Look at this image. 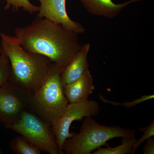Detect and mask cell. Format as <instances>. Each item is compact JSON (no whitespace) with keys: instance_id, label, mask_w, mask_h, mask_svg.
I'll return each instance as SVG.
<instances>
[{"instance_id":"11","label":"cell","mask_w":154,"mask_h":154,"mask_svg":"<svg viewBox=\"0 0 154 154\" xmlns=\"http://www.w3.org/2000/svg\"><path fill=\"white\" fill-rule=\"evenodd\" d=\"M88 13L94 16L112 19L118 16L122 10L134 0L116 4L112 0H79Z\"/></svg>"},{"instance_id":"14","label":"cell","mask_w":154,"mask_h":154,"mask_svg":"<svg viewBox=\"0 0 154 154\" xmlns=\"http://www.w3.org/2000/svg\"><path fill=\"white\" fill-rule=\"evenodd\" d=\"M6 5L5 10H9L12 8L13 11L17 12L20 8L30 14L38 12L39 6L34 5L30 2L29 0H5Z\"/></svg>"},{"instance_id":"15","label":"cell","mask_w":154,"mask_h":154,"mask_svg":"<svg viewBox=\"0 0 154 154\" xmlns=\"http://www.w3.org/2000/svg\"><path fill=\"white\" fill-rule=\"evenodd\" d=\"M0 87L10 81L12 73L11 63L4 51L0 54Z\"/></svg>"},{"instance_id":"12","label":"cell","mask_w":154,"mask_h":154,"mask_svg":"<svg viewBox=\"0 0 154 154\" xmlns=\"http://www.w3.org/2000/svg\"><path fill=\"white\" fill-rule=\"evenodd\" d=\"M11 150L17 154H40L41 151L24 137H18L10 143Z\"/></svg>"},{"instance_id":"13","label":"cell","mask_w":154,"mask_h":154,"mask_svg":"<svg viewBox=\"0 0 154 154\" xmlns=\"http://www.w3.org/2000/svg\"><path fill=\"white\" fill-rule=\"evenodd\" d=\"M136 138L122 139V144L114 147L107 146L105 148L100 147L92 152L93 154H132Z\"/></svg>"},{"instance_id":"3","label":"cell","mask_w":154,"mask_h":154,"mask_svg":"<svg viewBox=\"0 0 154 154\" xmlns=\"http://www.w3.org/2000/svg\"><path fill=\"white\" fill-rule=\"evenodd\" d=\"M85 116L80 132L66 139L62 150L68 154H90L108 140L115 138H135V130L122 128L119 126H106L99 124L92 118Z\"/></svg>"},{"instance_id":"5","label":"cell","mask_w":154,"mask_h":154,"mask_svg":"<svg viewBox=\"0 0 154 154\" xmlns=\"http://www.w3.org/2000/svg\"><path fill=\"white\" fill-rule=\"evenodd\" d=\"M6 128L21 135L41 151L50 154H62L51 125L30 110H25L16 123Z\"/></svg>"},{"instance_id":"21","label":"cell","mask_w":154,"mask_h":154,"mask_svg":"<svg viewBox=\"0 0 154 154\" xmlns=\"http://www.w3.org/2000/svg\"><path fill=\"white\" fill-rule=\"evenodd\" d=\"M141 1H144V0H141Z\"/></svg>"},{"instance_id":"19","label":"cell","mask_w":154,"mask_h":154,"mask_svg":"<svg viewBox=\"0 0 154 154\" xmlns=\"http://www.w3.org/2000/svg\"><path fill=\"white\" fill-rule=\"evenodd\" d=\"M3 51L2 47V45L0 44V54L2 53Z\"/></svg>"},{"instance_id":"4","label":"cell","mask_w":154,"mask_h":154,"mask_svg":"<svg viewBox=\"0 0 154 154\" xmlns=\"http://www.w3.org/2000/svg\"><path fill=\"white\" fill-rule=\"evenodd\" d=\"M61 72L52 63L44 82L32 94L28 108L51 125L60 118L69 104L61 81Z\"/></svg>"},{"instance_id":"2","label":"cell","mask_w":154,"mask_h":154,"mask_svg":"<svg viewBox=\"0 0 154 154\" xmlns=\"http://www.w3.org/2000/svg\"><path fill=\"white\" fill-rule=\"evenodd\" d=\"M0 36L3 51L11 63L10 81L33 94L44 82L52 62L44 56L26 51L14 36L1 32Z\"/></svg>"},{"instance_id":"9","label":"cell","mask_w":154,"mask_h":154,"mask_svg":"<svg viewBox=\"0 0 154 154\" xmlns=\"http://www.w3.org/2000/svg\"><path fill=\"white\" fill-rule=\"evenodd\" d=\"M91 45H83L70 62L61 72V81L63 87L79 79L89 69L88 55Z\"/></svg>"},{"instance_id":"10","label":"cell","mask_w":154,"mask_h":154,"mask_svg":"<svg viewBox=\"0 0 154 154\" xmlns=\"http://www.w3.org/2000/svg\"><path fill=\"white\" fill-rule=\"evenodd\" d=\"M95 89L93 77L89 69L79 79L63 87L65 95L70 103L88 101Z\"/></svg>"},{"instance_id":"18","label":"cell","mask_w":154,"mask_h":154,"mask_svg":"<svg viewBox=\"0 0 154 154\" xmlns=\"http://www.w3.org/2000/svg\"><path fill=\"white\" fill-rule=\"evenodd\" d=\"M143 154H154V138H150L146 141V143L143 148Z\"/></svg>"},{"instance_id":"17","label":"cell","mask_w":154,"mask_h":154,"mask_svg":"<svg viewBox=\"0 0 154 154\" xmlns=\"http://www.w3.org/2000/svg\"><path fill=\"white\" fill-rule=\"evenodd\" d=\"M140 131L143 132V135L139 140L136 139L134 145L132 154H134L137 149L143 143L154 135V122L152 121L148 126L139 128Z\"/></svg>"},{"instance_id":"20","label":"cell","mask_w":154,"mask_h":154,"mask_svg":"<svg viewBox=\"0 0 154 154\" xmlns=\"http://www.w3.org/2000/svg\"><path fill=\"white\" fill-rule=\"evenodd\" d=\"M2 150L0 149V154H2Z\"/></svg>"},{"instance_id":"7","label":"cell","mask_w":154,"mask_h":154,"mask_svg":"<svg viewBox=\"0 0 154 154\" xmlns=\"http://www.w3.org/2000/svg\"><path fill=\"white\" fill-rule=\"evenodd\" d=\"M100 112L99 104L95 100L78 103H69L60 118L51 125L53 132L60 151L64 143L75 134L70 131L71 125L76 120H81L85 116H96Z\"/></svg>"},{"instance_id":"1","label":"cell","mask_w":154,"mask_h":154,"mask_svg":"<svg viewBox=\"0 0 154 154\" xmlns=\"http://www.w3.org/2000/svg\"><path fill=\"white\" fill-rule=\"evenodd\" d=\"M14 33L23 49L46 57L61 71L83 46L78 33L46 18L37 17L29 25L17 27Z\"/></svg>"},{"instance_id":"16","label":"cell","mask_w":154,"mask_h":154,"mask_svg":"<svg viewBox=\"0 0 154 154\" xmlns=\"http://www.w3.org/2000/svg\"><path fill=\"white\" fill-rule=\"evenodd\" d=\"M154 98V95L153 94H150V95H143L141 96L140 98H137L134 100L131 101V102H124L122 103H118L117 102H114L113 101H109L107 99L104 98L102 95L99 96V99L102 100V102L104 103H107V104H112L115 106H122L125 107L127 108H130L131 107H135L137 105H139L141 103H142L144 102H145L147 100H150L153 99Z\"/></svg>"},{"instance_id":"6","label":"cell","mask_w":154,"mask_h":154,"mask_svg":"<svg viewBox=\"0 0 154 154\" xmlns=\"http://www.w3.org/2000/svg\"><path fill=\"white\" fill-rule=\"evenodd\" d=\"M32 94L9 81L0 87V123L5 128L14 124L28 110Z\"/></svg>"},{"instance_id":"8","label":"cell","mask_w":154,"mask_h":154,"mask_svg":"<svg viewBox=\"0 0 154 154\" xmlns=\"http://www.w3.org/2000/svg\"><path fill=\"white\" fill-rule=\"evenodd\" d=\"M40 3L37 17L46 18L60 24L78 34L85 33V28L79 22L72 20L67 13L66 0H38Z\"/></svg>"}]
</instances>
